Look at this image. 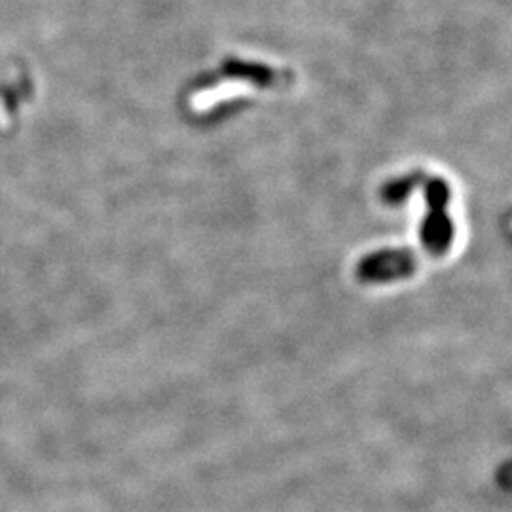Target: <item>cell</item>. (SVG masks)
Wrapping results in <instances>:
<instances>
[{
  "label": "cell",
  "instance_id": "1",
  "mask_svg": "<svg viewBox=\"0 0 512 512\" xmlns=\"http://www.w3.org/2000/svg\"><path fill=\"white\" fill-rule=\"evenodd\" d=\"M291 74L264 63L230 59L211 74L192 80L183 95V109L190 118L215 120L228 109H238V99H247L253 90L287 86Z\"/></svg>",
  "mask_w": 512,
  "mask_h": 512
}]
</instances>
